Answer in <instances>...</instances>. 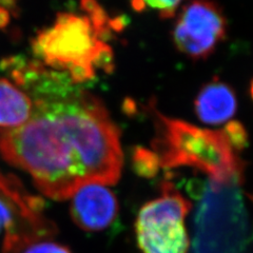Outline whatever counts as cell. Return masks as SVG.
<instances>
[{"label": "cell", "instance_id": "6da1fadb", "mask_svg": "<svg viewBox=\"0 0 253 253\" xmlns=\"http://www.w3.org/2000/svg\"><path fill=\"white\" fill-rule=\"evenodd\" d=\"M0 155L54 201L85 185H115L124 166L117 126L99 98L79 88L35 100L25 125L0 129Z\"/></svg>", "mask_w": 253, "mask_h": 253}, {"label": "cell", "instance_id": "7a4b0ae2", "mask_svg": "<svg viewBox=\"0 0 253 253\" xmlns=\"http://www.w3.org/2000/svg\"><path fill=\"white\" fill-rule=\"evenodd\" d=\"M83 2L90 17L61 13L33 42L37 60L67 74L77 85L92 79L97 69L110 71L113 67V54L105 42L111 28L107 15L94 0Z\"/></svg>", "mask_w": 253, "mask_h": 253}, {"label": "cell", "instance_id": "3957f363", "mask_svg": "<svg viewBox=\"0 0 253 253\" xmlns=\"http://www.w3.org/2000/svg\"><path fill=\"white\" fill-rule=\"evenodd\" d=\"M153 113L155 137L152 147L162 168L197 169L218 183L244 180V163L221 130L203 129L170 118L156 109Z\"/></svg>", "mask_w": 253, "mask_h": 253}, {"label": "cell", "instance_id": "277c9868", "mask_svg": "<svg viewBox=\"0 0 253 253\" xmlns=\"http://www.w3.org/2000/svg\"><path fill=\"white\" fill-rule=\"evenodd\" d=\"M242 184L206 183L196 213L193 253H245L248 218Z\"/></svg>", "mask_w": 253, "mask_h": 253}, {"label": "cell", "instance_id": "5b68a950", "mask_svg": "<svg viewBox=\"0 0 253 253\" xmlns=\"http://www.w3.org/2000/svg\"><path fill=\"white\" fill-rule=\"evenodd\" d=\"M191 209L186 197L170 181L162 195L146 203L135 220L137 245L142 253H188L190 240L185 219Z\"/></svg>", "mask_w": 253, "mask_h": 253}, {"label": "cell", "instance_id": "8992f818", "mask_svg": "<svg viewBox=\"0 0 253 253\" xmlns=\"http://www.w3.org/2000/svg\"><path fill=\"white\" fill-rule=\"evenodd\" d=\"M228 21L213 0H191L179 12L172 31L173 43L186 57H210L227 36Z\"/></svg>", "mask_w": 253, "mask_h": 253}, {"label": "cell", "instance_id": "52a82bcc", "mask_svg": "<svg viewBox=\"0 0 253 253\" xmlns=\"http://www.w3.org/2000/svg\"><path fill=\"white\" fill-rule=\"evenodd\" d=\"M70 200L71 218L78 228L86 232H97L109 228L120 211L117 197L105 185L83 186Z\"/></svg>", "mask_w": 253, "mask_h": 253}, {"label": "cell", "instance_id": "ba28073f", "mask_svg": "<svg viewBox=\"0 0 253 253\" xmlns=\"http://www.w3.org/2000/svg\"><path fill=\"white\" fill-rule=\"evenodd\" d=\"M236 109L233 88L217 78L204 84L194 99L195 114L206 125L217 126L230 121Z\"/></svg>", "mask_w": 253, "mask_h": 253}, {"label": "cell", "instance_id": "9c48e42d", "mask_svg": "<svg viewBox=\"0 0 253 253\" xmlns=\"http://www.w3.org/2000/svg\"><path fill=\"white\" fill-rule=\"evenodd\" d=\"M34 112L30 95L10 79L0 78V129H15L25 125Z\"/></svg>", "mask_w": 253, "mask_h": 253}, {"label": "cell", "instance_id": "30bf717a", "mask_svg": "<svg viewBox=\"0 0 253 253\" xmlns=\"http://www.w3.org/2000/svg\"><path fill=\"white\" fill-rule=\"evenodd\" d=\"M132 166L140 177H154L162 168L161 160L153 151L142 147H137L132 155Z\"/></svg>", "mask_w": 253, "mask_h": 253}, {"label": "cell", "instance_id": "8fae6325", "mask_svg": "<svg viewBox=\"0 0 253 253\" xmlns=\"http://www.w3.org/2000/svg\"><path fill=\"white\" fill-rule=\"evenodd\" d=\"M185 0H133V5L136 10L155 11L161 18H171L175 16L177 9Z\"/></svg>", "mask_w": 253, "mask_h": 253}, {"label": "cell", "instance_id": "7c38bea8", "mask_svg": "<svg viewBox=\"0 0 253 253\" xmlns=\"http://www.w3.org/2000/svg\"><path fill=\"white\" fill-rule=\"evenodd\" d=\"M221 132H223L226 139L228 140L229 145L232 147V149L236 153H239L242 150H244L245 147L248 144L247 130L245 128V126L240 122H229L225 126V128L221 130Z\"/></svg>", "mask_w": 253, "mask_h": 253}, {"label": "cell", "instance_id": "4fadbf2b", "mask_svg": "<svg viewBox=\"0 0 253 253\" xmlns=\"http://www.w3.org/2000/svg\"><path fill=\"white\" fill-rule=\"evenodd\" d=\"M18 253H73L66 245L49 239L32 242L26 245Z\"/></svg>", "mask_w": 253, "mask_h": 253}, {"label": "cell", "instance_id": "5bb4252c", "mask_svg": "<svg viewBox=\"0 0 253 253\" xmlns=\"http://www.w3.org/2000/svg\"><path fill=\"white\" fill-rule=\"evenodd\" d=\"M19 224L18 215L12 206L0 197V233L5 230V234H11L17 230Z\"/></svg>", "mask_w": 253, "mask_h": 253}, {"label": "cell", "instance_id": "9a60e30c", "mask_svg": "<svg viewBox=\"0 0 253 253\" xmlns=\"http://www.w3.org/2000/svg\"><path fill=\"white\" fill-rule=\"evenodd\" d=\"M250 95H251V97L253 99V79H252L251 84H250Z\"/></svg>", "mask_w": 253, "mask_h": 253}, {"label": "cell", "instance_id": "2e32d148", "mask_svg": "<svg viewBox=\"0 0 253 253\" xmlns=\"http://www.w3.org/2000/svg\"><path fill=\"white\" fill-rule=\"evenodd\" d=\"M3 1H5L6 3H10V2L12 1V0H3Z\"/></svg>", "mask_w": 253, "mask_h": 253}]
</instances>
